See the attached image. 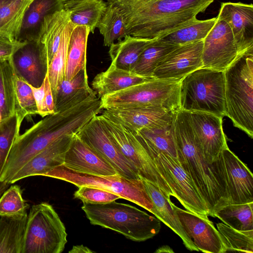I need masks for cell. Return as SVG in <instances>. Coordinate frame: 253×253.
Returning <instances> with one entry per match:
<instances>
[{
    "label": "cell",
    "mask_w": 253,
    "mask_h": 253,
    "mask_svg": "<svg viewBox=\"0 0 253 253\" xmlns=\"http://www.w3.org/2000/svg\"><path fill=\"white\" fill-rule=\"evenodd\" d=\"M216 226L225 240L227 252H253V230H238L223 223H217Z\"/></svg>",
    "instance_id": "obj_41"
},
{
    "label": "cell",
    "mask_w": 253,
    "mask_h": 253,
    "mask_svg": "<svg viewBox=\"0 0 253 253\" xmlns=\"http://www.w3.org/2000/svg\"><path fill=\"white\" fill-rule=\"evenodd\" d=\"M180 81L151 78L102 96L100 98L101 107L104 110L126 109L157 105L177 113L181 110Z\"/></svg>",
    "instance_id": "obj_7"
},
{
    "label": "cell",
    "mask_w": 253,
    "mask_h": 253,
    "mask_svg": "<svg viewBox=\"0 0 253 253\" xmlns=\"http://www.w3.org/2000/svg\"><path fill=\"white\" fill-rule=\"evenodd\" d=\"M9 184L6 182H0V197L5 191V190L7 189Z\"/></svg>",
    "instance_id": "obj_50"
},
{
    "label": "cell",
    "mask_w": 253,
    "mask_h": 253,
    "mask_svg": "<svg viewBox=\"0 0 253 253\" xmlns=\"http://www.w3.org/2000/svg\"><path fill=\"white\" fill-rule=\"evenodd\" d=\"M155 39L127 35L122 40L113 43L109 46L111 65L131 71L143 50Z\"/></svg>",
    "instance_id": "obj_28"
},
{
    "label": "cell",
    "mask_w": 253,
    "mask_h": 253,
    "mask_svg": "<svg viewBox=\"0 0 253 253\" xmlns=\"http://www.w3.org/2000/svg\"><path fill=\"white\" fill-rule=\"evenodd\" d=\"M66 168L75 171L95 175L117 174L114 168L101 155L73 135L65 153L64 163Z\"/></svg>",
    "instance_id": "obj_21"
},
{
    "label": "cell",
    "mask_w": 253,
    "mask_h": 253,
    "mask_svg": "<svg viewBox=\"0 0 253 253\" xmlns=\"http://www.w3.org/2000/svg\"><path fill=\"white\" fill-rule=\"evenodd\" d=\"M151 78L140 76L130 71L118 68L110 64L109 68L95 76L92 88L98 97L143 83Z\"/></svg>",
    "instance_id": "obj_26"
},
{
    "label": "cell",
    "mask_w": 253,
    "mask_h": 253,
    "mask_svg": "<svg viewBox=\"0 0 253 253\" xmlns=\"http://www.w3.org/2000/svg\"><path fill=\"white\" fill-rule=\"evenodd\" d=\"M99 118L123 155L136 169L141 179L152 183L170 199L174 194L156 168L138 134L121 123L101 114Z\"/></svg>",
    "instance_id": "obj_10"
},
{
    "label": "cell",
    "mask_w": 253,
    "mask_h": 253,
    "mask_svg": "<svg viewBox=\"0 0 253 253\" xmlns=\"http://www.w3.org/2000/svg\"><path fill=\"white\" fill-rule=\"evenodd\" d=\"M170 204L187 236L199 251L206 253L227 252L225 240L208 217L183 210Z\"/></svg>",
    "instance_id": "obj_15"
},
{
    "label": "cell",
    "mask_w": 253,
    "mask_h": 253,
    "mask_svg": "<svg viewBox=\"0 0 253 253\" xmlns=\"http://www.w3.org/2000/svg\"><path fill=\"white\" fill-rule=\"evenodd\" d=\"M9 0H0V7Z\"/></svg>",
    "instance_id": "obj_51"
},
{
    "label": "cell",
    "mask_w": 253,
    "mask_h": 253,
    "mask_svg": "<svg viewBox=\"0 0 253 253\" xmlns=\"http://www.w3.org/2000/svg\"><path fill=\"white\" fill-rule=\"evenodd\" d=\"M178 46L155 39L143 50L131 71L145 78H153L159 64Z\"/></svg>",
    "instance_id": "obj_33"
},
{
    "label": "cell",
    "mask_w": 253,
    "mask_h": 253,
    "mask_svg": "<svg viewBox=\"0 0 253 253\" xmlns=\"http://www.w3.org/2000/svg\"><path fill=\"white\" fill-rule=\"evenodd\" d=\"M217 17L229 26L240 54H253V4L223 2Z\"/></svg>",
    "instance_id": "obj_18"
},
{
    "label": "cell",
    "mask_w": 253,
    "mask_h": 253,
    "mask_svg": "<svg viewBox=\"0 0 253 253\" xmlns=\"http://www.w3.org/2000/svg\"><path fill=\"white\" fill-rule=\"evenodd\" d=\"M173 123L138 131L143 144L146 147L165 152L177 158Z\"/></svg>",
    "instance_id": "obj_35"
},
{
    "label": "cell",
    "mask_w": 253,
    "mask_h": 253,
    "mask_svg": "<svg viewBox=\"0 0 253 253\" xmlns=\"http://www.w3.org/2000/svg\"><path fill=\"white\" fill-rule=\"evenodd\" d=\"M95 115L93 106L85 100L70 108L44 117L15 139L0 182L9 184L13 176L34 156L58 138L77 133Z\"/></svg>",
    "instance_id": "obj_2"
},
{
    "label": "cell",
    "mask_w": 253,
    "mask_h": 253,
    "mask_svg": "<svg viewBox=\"0 0 253 253\" xmlns=\"http://www.w3.org/2000/svg\"><path fill=\"white\" fill-rule=\"evenodd\" d=\"M24 42L12 41L0 36V60L11 59L14 52Z\"/></svg>",
    "instance_id": "obj_46"
},
{
    "label": "cell",
    "mask_w": 253,
    "mask_h": 253,
    "mask_svg": "<svg viewBox=\"0 0 253 253\" xmlns=\"http://www.w3.org/2000/svg\"><path fill=\"white\" fill-rule=\"evenodd\" d=\"M107 4L106 10L96 28L103 37L104 45L110 46L116 41L121 40L129 35L120 9L112 3L107 2Z\"/></svg>",
    "instance_id": "obj_36"
},
{
    "label": "cell",
    "mask_w": 253,
    "mask_h": 253,
    "mask_svg": "<svg viewBox=\"0 0 253 253\" xmlns=\"http://www.w3.org/2000/svg\"><path fill=\"white\" fill-rule=\"evenodd\" d=\"M216 19V17L202 20L196 18L158 39L176 45H182L204 40L214 25Z\"/></svg>",
    "instance_id": "obj_34"
},
{
    "label": "cell",
    "mask_w": 253,
    "mask_h": 253,
    "mask_svg": "<svg viewBox=\"0 0 253 253\" xmlns=\"http://www.w3.org/2000/svg\"><path fill=\"white\" fill-rule=\"evenodd\" d=\"M204 40L179 45L159 64L153 78L181 80L188 74L203 67Z\"/></svg>",
    "instance_id": "obj_17"
},
{
    "label": "cell",
    "mask_w": 253,
    "mask_h": 253,
    "mask_svg": "<svg viewBox=\"0 0 253 253\" xmlns=\"http://www.w3.org/2000/svg\"><path fill=\"white\" fill-rule=\"evenodd\" d=\"M28 213L0 218V253H22Z\"/></svg>",
    "instance_id": "obj_31"
},
{
    "label": "cell",
    "mask_w": 253,
    "mask_h": 253,
    "mask_svg": "<svg viewBox=\"0 0 253 253\" xmlns=\"http://www.w3.org/2000/svg\"><path fill=\"white\" fill-rule=\"evenodd\" d=\"M15 74L11 59L0 60V112L2 120L15 115Z\"/></svg>",
    "instance_id": "obj_38"
},
{
    "label": "cell",
    "mask_w": 253,
    "mask_h": 253,
    "mask_svg": "<svg viewBox=\"0 0 253 253\" xmlns=\"http://www.w3.org/2000/svg\"><path fill=\"white\" fill-rule=\"evenodd\" d=\"M177 159L197 187L210 213L228 204L212 164L205 161L193 129L189 112L180 110L173 123Z\"/></svg>",
    "instance_id": "obj_3"
},
{
    "label": "cell",
    "mask_w": 253,
    "mask_h": 253,
    "mask_svg": "<svg viewBox=\"0 0 253 253\" xmlns=\"http://www.w3.org/2000/svg\"><path fill=\"white\" fill-rule=\"evenodd\" d=\"M14 84L16 95L15 115L17 118L18 129L20 130L24 119L27 115L38 114V111L30 86L16 73Z\"/></svg>",
    "instance_id": "obj_40"
},
{
    "label": "cell",
    "mask_w": 253,
    "mask_h": 253,
    "mask_svg": "<svg viewBox=\"0 0 253 253\" xmlns=\"http://www.w3.org/2000/svg\"><path fill=\"white\" fill-rule=\"evenodd\" d=\"M156 253H170V252H173V251L168 246H165L161 247L159 249H158L156 251Z\"/></svg>",
    "instance_id": "obj_49"
},
{
    "label": "cell",
    "mask_w": 253,
    "mask_h": 253,
    "mask_svg": "<svg viewBox=\"0 0 253 253\" xmlns=\"http://www.w3.org/2000/svg\"><path fill=\"white\" fill-rule=\"evenodd\" d=\"M73 135H66L58 138L34 156L13 176L9 184L31 176H43L62 165Z\"/></svg>",
    "instance_id": "obj_22"
},
{
    "label": "cell",
    "mask_w": 253,
    "mask_h": 253,
    "mask_svg": "<svg viewBox=\"0 0 253 253\" xmlns=\"http://www.w3.org/2000/svg\"><path fill=\"white\" fill-rule=\"evenodd\" d=\"M33 0H9L0 7V36L18 41L26 12Z\"/></svg>",
    "instance_id": "obj_32"
},
{
    "label": "cell",
    "mask_w": 253,
    "mask_h": 253,
    "mask_svg": "<svg viewBox=\"0 0 253 253\" xmlns=\"http://www.w3.org/2000/svg\"><path fill=\"white\" fill-rule=\"evenodd\" d=\"M2 120V117L1 112H0V124Z\"/></svg>",
    "instance_id": "obj_52"
},
{
    "label": "cell",
    "mask_w": 253,
    "mask_h": 253,
    "mask_svg": "<svg viewBox=\"0 0 253 253\" xmlns=\"http://www.w3.org/2000/svg\"><path fill=\"white\" fill-rule=\"evenodd\" d=\"M107 6L103 0H66L63 9L75 26H86L94 33Z\"/></svg>",
    "instance_id": "obj_29"
},
{
    "label": "cell",
    "mask_w": 253,
    "mask_h": 253,
    "mask_svg": "<svg viewBox=\"0 0 253 253\" xmlns=\"http://www.w3.org/2000/svg\"><path fill=\"white\" fill-rule=\"evenodd\" d=\"M67 236L64 224L51 205H34L28 214L22 253H61Z\"/></svg>",
    "instance_id": "obj_8"
},
{
    "label": "cell",
    "mask_w": 253,
    "mask_h": 253,
    "mask_svg": "<svg viewBox=\"0 0 253 253\" xmlns=\"http://www.w3.org/2000/svg\"><path fill=\"white\" fill-rule=\"evenodd\" d=\"M226 116L253 137V54L240 56L224 71Z\"/></svg>",
    "instance_id": "obj_5"
},
{
    "label": "cell",
    "mask_w": 253,
    "mask_h": 253,
    "mask_svg": "<svg viewBox=\"0 0 253 253\" xmlns=\"http://www.w3.org/2000/svg\"><path fill=\"white\" fill-rule=\"evenodd\" d=\"M216 18L214 25L204 40L203 68L224 72L241 55L229 26Z\"/></svg>",
    "instance_id": "obj_14"
},
{
    "label": "cell",
    "mask_w": 253,
    "mask_h": 253,
    "mask_svg": "<svg viewBox=\"0 0 253 253\" xmlns=\"http://www.w3.org/2000/svg\"><path fill=\"white\" fill-rule=\"evenodd\" d=\"M69 20L68 12L62 9L45 16L42 23L37 41L48 66L58 48L63 30Z\"/></svg>",
    "instance_id": "obj_27"
},
{
    "label": "cell",
    "mask_w": 253,
    "mask_h": 253,
    "mask_svg": "<svg viewBox=\"0 0 253 253\" xmlns=\"http://www.w3.org/2000/svg\"><path fill=\"white\" fill-rule=\"evenodd\" d=\"M52 94L55 113L70 108L89 97L97 95L88 84L86 69L79 72L71 80L64 79Z\"/></svg>",
    "instance_id": "obj_23"
},
{
    "label": "cell",
    "mask_w": 253,
    "mask_h": 253,
    "mask_svg": "<svg viewBox=\"0 0 253 253\" xmlns=\"http://www.w3.org/2000/svg\"><path fill=\"white\" fill-rule=\"evenodd\" d=\"M11 60L16 75L22 80L36 87L42 84L48 64L37 41L25 42Z\"/></svg>",
    "instance_id": "obj_20"
},
{
    "label": "cell",
    "mask_w": 253,
    "mask_h": 253,
    "mask_svg": "<svg viewBox=\"0 0 253 253\" xmlns=\"http://www.w3.org/2000/svg\"><path fill=\"white\" fill-rule=\"evenodd\" d=\"M66 0H33L27 9L18 41H37L44 18L64 9Z\"/></svg>",
    "instance_id": "obj_25"
},
{
    "label": "cell",
    "mask_w": 253,
    "mask_h": 253,
    "mask_svg": "<svg viewBox=\"0 0 253 253\" xmlns=\"http://www.w3.org/2000/svg\"><path fill=\"white\" fill-rule=\"evenodd\" d=\"M82 209L93 225L116 231L126 238L142 242L161 229L160 220L136 207L115 201L102 204L83 203Z\"/></svg>",
    "instance_id": "obj_4"
},
{
    "label": "cell",
    "mask_w": 253,
    "mask_h": 253,
    "mask_svg": "<svg viewBox=\"0 0 253 253\" xmlns=\"http://www.w3.org/2000/svg\"><path fill=\"white\" fill-rule=\"evenodd\" d=\"M181 109L202 112L223 118L226 116L223 71L201 68L180 81Z\"/></svg>",
    "instance_id": "obj_6"
},
{
    "label": "cell",
    "mask_w": 253,
    "mask_h": 253,
    "mask_svg": "<svg viewBox=\"0 0 253 253\" xmlns=\"http://www.w3.org/2000/svg\"><path fill=\"white\" fill-rule=\"evenodd\" d=\"M228 204L253 202V175L228 147L212 164Z\"/></svg>",
    "instance_id": "obj_12"
},
{
    "label": "cell",
    "mask_w": 253,
    "mask_h": 253,
    "mask_svg": "<svg viewBox=\"0 0 253 253\" xmlns=\"http://www.w3.org/2000/svg\"><path fill=\"white\" fill-rule=\"evenodd\" d=\"M29 205L22 197L21 187L11 186L0 197V216L27 214Z\"/></svg>",
    "instance_id": "obj_42"
},
{
    "label": "cell",
    "mask_w": 253,
    "mask_h": 253,
    "mask_svg": "<svg viewBox=\"0 0 253 253\" xmlns=\"http://www.w3.org/2000/svg\"><path fill=\"white\" fill-rule=\"evenodd\" d=\"M74 196L83 203L92 204L107 203L121 198L120 196L110 191L86 186L79 187V189L75 192Z\"/></svg>",
    "instance_id": "obj_44"
},
{
    "label": "cell",
    "mask_w": 253,
    "mask_h": 253,
    "mask_svg": "<svg viewBox=\"0 0 253 253\" xmlns=\"http://www.w3.org/2000/svg\"><path fill=\"white\" fill-rule=\"evenodd\" d=\"M214 0H107L124 17L133 37L157 39L196 18Z\"/></svg>",
    "instance_id": "obj_1"
},
{
    "label": "cell",
    "mask_w": 253,
    "mask_h": 253,
    "mask_svg": "<svg viewBox=\"0 0 253 253\" xmlns=\"http://www.w3.org/2000/svg\"><path fill=\"white\" fill-rule=\"evenodd\" d=\"M143 146L173 192L174 197L184 208L200 215L210 216V211L197 187L182 168L177 158L163 151Z\"/></svg>",
    "instance_id": "obj_11"
},
{
    "label": "cell",
    "mask_w": 253,
    "mask_h": 253,
    "mask_svg": "<svg viewBox=\"0 0 253 253\" xmlns=\"http://www.w3.org/2000/svg\"><path fill=\"white\" fill-rule=\"evenodd\" d=\"M75 26L69 19L63 30L58 48L48 66L47 74L52 93L65 79L68 43Z\"/></svg>",
    "instance_id": "obj_39"
},
{
    "label": "cell",
    "mask_w": 253,
    "mask_h": 253,
    "mask_svg": "<svg viewBox=\"0 0 253 253\" xmlns=\"http://www.w3.org/2000/svg\"><path fill=\"white\" fill-rule=\"evenodd\" d=\"M43 176L64 180L78 188L86 186L98 188L116 194L154 214L155 208L142 179H128L118 174L95 175L80 173L64 165L56 167Z\"/></svg>",
    "instance_id": "obj_9"
},
{
    "label": "cell",
    "mask_w": 253,
    "mask_h": 253,
    "mask_svg": "<svg viewBox=\"0 0 253 253\" xmlns=\"http://www.w3.org/2000/svg\"><path fill=\"white\" fill-rule=\"evenodd\" d=\"M45 85V102L47 109L49 114L55 113V105L52 90L47 73L44 79Z\"/></svg>",
    "instance_id": "obj_47"
},
{
    "label": "cell",
    "mask_w": 253,
    "mask_h": 253,
    "mask_svg": "<svg viewBox=\"0 0 253 253\" xmlns=\"http://www.w3.org/2000/svg\"><path fill=\"white\" fill-rule=\"evenodd\" d=\"M155 208L153 214L174 232L182 240L185 247L191 251H199L184 231L171 204L161 190L151 182L142 179Z\"/></svg>",
    "instance_id": "obj_24"
},
{
    "label": "cell",
    "mask_w": 253,
    "mask_h": 253,
    "mask_svg": "<svg viewBox=\"0 0 253 253\" xmlns=\"http://www.w3.org/2000/svg\"><path fill=\"white\" fill-rule=\"evenodd\" d=\"M253 202L234 204H228L216 211V217L224 224L240 231L253 230Z\"/></svg>",
    "instance_id": "obj_37"
},
{
    "label": "cell",
    "mask_w": 253,
    "mask_h": 253,
    "mask_svg": "<svg viewBox=\"0 0 253 253\" xmlns=\"http://www.w3.org/2000/svg\"><path fill=\"white\" fill-rule=\"evenodd\" d=\"M176 114L157 105L104 110L102 113L135 132L143 128L171 124Z\"/></svg>",
    "instance_id": "obj_19"
},
{
    "label": "cell",
    "mask_w": 253,
    "mask_h": 253,
    "mask_svg": "<svg viewBox=\"0 0 253 253\" xmlns=\"http://www.w3.org/2000/svg\"><path fill=\"white\" fill-rule=\"evenodd\" d=\"M15 115L2 120L0 124V177L6 163L12 146L20 135Z\"/></svg>",
    "instance_id": "obj_43"
},
{
    "label": "cell",
    "mask_w": 253,
    "mask_h": 253,
    "mask_svg": "<svg viewBox=\"0 0 253 253\" xmlns=\"http://www.w3.org/2000/svg\"><path fill=\"white\" fill-rule=\"evenodd\" d=\"M86 26H75L69 41L65 79H72L79 72L86 69V47L90 33Z\"/></svg>",
    "instance_id": "obj_30"
},
{
    "label": "cell",
    "mask_w": 253,
    "mask_h": 253,
    "mask_svg": "<svg viewBox=\"0 0 253 253\" xmlns=\"http://www.w3.org/2000/svg\"><path fill=\"white\" fill-rule=\"evenodd\" d=\"M94 252L83 245L74 246L71 251H69L70 253H90Z\"/></svg>",
    "instance_id": "obj_48"
},
{
    "label": "cell",
    "mask_w": 253,
    "mask_h": 253,
    "mask_svg": "<svg viewBox=\"0 0 253 253\" xmlns=\"http://www.w3.org/2000/svg\"><path fill=\"white\" fill-rule=\"evenodd\" d=\"M90 147L104 158L117 173L128 179H140L134 166L123 155L100 121L95 116L77 133Z\"/></svg>",
    "instance_id": "obj_13"
},
{
    "label": "cell",
    "mask_w": 253,
    "mask_h": 253,
    "mask_svg": "<svg viewBox=\"0 0 253 253\" xmlns=\"http://www.w3.org/2000/svg\"><path fill=\"white\" fill-rule=\"evenodd\" d=\"M190 122L206 162L212 164L228 147L222 118L202 112H189Z\"/></svg>",
    "instance_id": "obj_16"
},
{
    "label": "cell",
    "mask_w": 253,
    "mask_h": 253,
    "mask_svg": "<svg viewBox=\"0 0 253 253\" xmlns=\"http://www.w3.org/2000/svg\"><path fill=\"white\" fill-rule=\"evenodd\" d=\"M28 85L30 86L33 92L36 104L38 114L43 118L50 115L45 105L44 81L42 84L39 87H34L29 84Z\"/></svg>",
    "instance_id": "obj_45"
}]
</instances>
